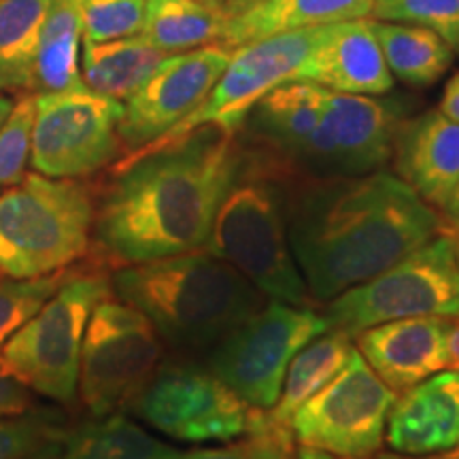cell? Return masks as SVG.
<instances>
[{"instance_id": "cell-1", "label": "cell", "mask_w": 459, "mask_h": 459, "mask_svg": "<svg viewBox=\"0 0 459 459\" xmlns=\"http://www.w3.org/2000/svg\"><path fill=\"white\" fill-rule=\"evenodd\" d=\"M245 158L237 134L215 126L119 158L96 194L88 257L111 273L204 249Z\"/></svg>"}, {"instance_id": "cell-2", "label": "cell", "mask_w": 459, "mask_h": 459, "mask_svg": "<svg viewBox=\"0 0 459 459\" xmlns=\"http://www.w3.org/2000/svg\"><path fill=\"white\" fill-rule=\"evenodd\" d=\"M285 215L298 271L319 304L387 271L445 230L434 206L385 170L291 183Z\"/></svg>"}, {"instance_id": "cell-3", "label": "cell", "mask_w": 459, "mask_h": 459, "mask_svg": "<svg viewBox=\"0 0 459 459\" xmlns=\"http://www.w3.org/2000/svg\"><path fill=\"white\" fill-rule=\"evenodd\" d=\"M115 298L149 319L164 344L204 358L268 298L245 274L206 249L130 264L108 273Z\"/></svg>"}, {"instance_id": "cell-4", "label": "cell", "mask_w": 459, "mask_h": 459, "mask_svg": "<svg viewBox=\"0 0 459 459\" xmlns=\"http://www.w3.org/2000/svg\"><path fill=\"white\" fill-rule=\"evenodd\" d=\"M206 251L226 260L264 296L313 307L287 237L285 189L274 166L245 158L243 170L217 211Z\"/></svg>"}, {"instance_id": "cell-5", "label": "cell", "mask_w": 459, "mask_h": 459, "mask_svg": "<svg viewBox=\"0 0 459 459\" xmlns=\"http://www.w3.org/2000/svg\"><path fill=\"white\" fill-rule=\"evenodd\" d=\"M96 189L82 179L24 175L0 194V273L37 279L90 254Z\"/></svg>"}, {"instance_id": "cell-6", "label": "cell", "mask_w": 459, "mask_h": 459, "mask_svg": "<svg viewBox=\"0 0 459 459\" xmlns=\"http://www.w3.org/2000/svg\"><path fill=\"white\" fill-rule=\"evenodd\" d=\"M111 294L107 268L90 257L74 264L65 283L0 349V368L32 394L73 404L88 321L96 304Z\"/></svg>"}, {"instance_id": "cell-7", "label": "cell", "mask_w": 459, "mask_h": 459, "mask_svg": "<svg viewBox=\"0 0 459 459\" xmlns=\"http://www.w3.org/2000/svg\"><path fill=\"white\" fill-rule=\"evenodd\" d=\"M423 315H459V264L446 228L392 268L324 304L330 328L351 338L385 321Z\"/></svg>"}, {"instance_id": "cell-8", "label": "cell", "mask_w": 459, "mask_h": 459, "mask_svg": "<svg viewBox=\"0 0 459 459\" xmlns=\"http://www.w3.org/2000/svg\"><path fill=\"white\" fill-rule=\"evenodd\" d=\"M162 358L164 342L145 315L107 296L94 307L85 330L77 398L90 417L130 411Z\"/></svg>"}, {"instance_id": "cell-9", "label": "cell", "mask_w": 459, "mask_h": 459, "mask_svg": "<svg viewBox=\"0 0 459 459\" xmlns=\"http://www.w3.org/2000/svg\"><path fill=\"white\" fill-rule=\"evenodd\" d=\"M313 307L271 300L204 355V364L251 409L277 404L285 372L300 349L328 332Z\"/></svg>"}, {"instance_id": "cell-10", "label": "cell", "mask_w": 459, "mask_h": 459, "mask_svg": "<svg viewBox=\"0 0 459 459\" xmlns=\"http://www.w3.org/2000/svg\"><path fill=\"white\" fill-rule=\"evenodd\" d=\"M394 400L353 344L344 368L291 417L296 445L336 459H377Z\"/></svg>"}, {"instance_id": "cell-11", "label": "cell", "mask_w": 459, "mask_h": 459, "mask_svg": "<svg viewBox=\"0 0 459 459\" xmlns=\"http://www.w3.org/2000/svg\"><path fill=\"white\" fill-rule=\"evenodd\" d=\"M124 102L88 88L37 94L30 164L51 179H83L122 156Z\"/></svg>"}, {"instance_id": "cell-12", "label": "cell", "mask_w": 459, "mask_h": 459, "mask_svg": "<svg viewBox=\"0 0 459 459\" xmlns=\"http://www.w3.org/2000/svg\"><path fill=\"white\" fill-rule=\"evenodd\" d=\"M130 411L181 443H232L247 429L251 406L209 366L183 359L162 364Z\"/></svg>"}, {"instance_id": "cell-13", "label": "cell", "mask_w": 459, "mask_h": 459, "mask_svg": "<svg viewBox=\"0 0 459 459\" xmlns=\"http://www.w3.org/2000/svg\"><path fill=\"white\" fill-rule=\"evenodd\" d=\"M325 30L328 26L308 28V30L273 34L240 45L234 49L226 71L217 79L203 105L149 147L179 141L204 126H215L223 132L237 134L268 91L285 82H294V74L304 57L311 54Z\"/></svg>"}, {"instance_id": "cell-14", "label": "cell", "mask_w": 459, "mask_h": 459, "mask_svg": "<svg viewBox=\"0 0 459 459\" xmlns=\"http://www.w3.org/2000/svg\"><path fill=\"white\" fill-rule=\"evenodd\" d=\"M232 54L234 48L226 43H211L166 57L124 102L117 132L126 156L153 145L196 111L226 71Z\"/></svg>"}, {"instance_id": "cell-15", "label": "cell", "mask_w": 459, "mask_h": 459, "mask_svg": "<svg viewBox=\"0 0 459 459\" xmlns=\"http://www.w3.org/2000/svg\"><path fill=\"white\" fill-rule=\"evenodd\" d=\"M247 119L266 136L274 152L325 175H341L338 145L324 88L304 82H285L268 91Z\"/></svg>"}, {"instance_id": "cell-16", "label": "cell", "mask_w": 459, "mask_h": 459, "mask_svg": "<svg viewBox=\"0 0 459 459\" xmlns=\"http://www.w3.org/2000/svg\"><path fill=\"white\" fill-rule=\"evenodd\" d=\"M294 82L315 83L341 94L383 96L392 91L394 74L372 32L370 17L328 26L311 54L304 57Z\"/></svg>"}, {"instance_id": "cell-17", "label": "cell", "mask_w": 459, "mask_h": 459, "mask_svg": "<svg viewBox=\"0 0 459 459\" xmlns=\"http://www.w3.org/2000/svg\"><path fill=\"white\" fill-rule=\"evenodd\" d=\"M446 317H406L358 332L355 349L395 395L446 370Z\"/></svg>"}, {"instance_id": "cell-18", "label": "cell", "mask_w": 459, "mask_h": 459, "mask_svg": "<svg viewBox=\"0 0 459 459\" xmlns=\"http://www.w3.org/2000/svg\"><path fill=\"white\" fill-rule=\"evenodd\" d=\"M459 443V372L440 370L395 395L385 445L406 457L451 451Z\"/></svg>"}, {"instance_id": "cell-19", "label": "cell", "mask_w": 459, "mask_h": 459, "mask_svg": "<svg viewBox=\"0 0 459 459\" xmlns=\"http://www.w3.org/2000/svg\"><path fill=\"white\" fill-rule=\"evenodd\" d=\"M395 172L429 206L445 209L459 183V124L438 111H426L395 130Z\"/></svg>"}, {"instance_id": "cell-20", "label": "cell", "mask_w": 459, "mask_h": 459, "mask_svg": "<svg viewBox=\"0 0 459 459\" xmlns=\"http://www.w3.org/2000/svg\"><path fill=\"white\" fill-rule=\"evenodd\" d=\"M338 145L341 175H366L392 158L398 115L389 102L375 96L341 94L324 88Z\"/></svg>"}, {"instance_id": "cell-21", "label": "cell", "mask_w": 459, "mask_h": 459, "mask_svg": "<svg viewBox=\"0 0 459 459\" xmlns=\"http://www.w3.org/2000/svg\"><path fill=\"white\" fill-rule=\"evenodd\" d=\"M375 0H264L228 22L221 43L228 48L273 37L370 17Z\"/></svg>"}, {"instance_id": "cell-22", "label": "cell", "mask_w": 459, "mask_h": 459, "mask_svg": "<svg viewBox=\"0 0 459 459\" xmlns=\"http://www.w3.org/2000/svg\"><path fill=\"white\" fill-rule=\"evenodd\" d=\"M170 54L143 34L82 45V82L90 91L126 102Z\"/></svg>"}, {"instance_id": "cell-23", "label": "cell", "mask_w": 459, "mask_h": 459, "mask_svg": "<svg viewBox=\"0 0 459 459\" xmlns=\"http://www.w3.org/2000/svg\"><path fill=\"white\" fill-rule=\"evenodd\" d=\"M82 0H51L39 39L32 94L85 88L82 82Z\"/></svg>"}, {"instance_id": "cell-24", "label": "cell", "mask_w": 459, "mask_h": 459, "mask_svg": "<svg viewBox=\"0 0 459 459\" xmlns=\"http://www.w3.org/2000/svg\"><path fill=\"white\" fill-rule=\"evenodd\" d=\"M230 17L209 0H149L141 34L166 54L221 43Z\"/></svg>"}, {"instance_id": "cell-25", "label": "cell", "mask_w": 459, "mask_h": 459, "mask_svg": "<svg viewBox=\"0 0 459 459\" xmlns=\"http://www.w3.org/2000/svg\"><path fill=\"white\" fill-rule=\"evenodd\" d=\"M389 73L402 83L428 88L449 71L455 49L428 28L370 20Z\"/></svg>"}, {"instance_id": "cell-26", "label": "cell", "mask_w": 459, "mask_h": 459, "mask_svg": "<svg viewBox=\"0 0 459 459\" xmlns=\"http://www.w3.org/2000/svg\"><path fill=\"white\" fill-rule=\"evenodd\" d=\"M172 446L162 443L124 412L91 417L68 428L60 459H166Z\"/></svg>"}, {"instance_id": "cell-27", "label": "cell", "mask_w": 459, "mask_h": 459, "mask_svg": "<svg viewBox=\"0 0 459 459\" xmlns=\"http://www.w3.org/2000/svg\"><path fill=\"white\" fill-rule=\"evenodd\" d=\"M351 341L347 332L330 328L296 353L285 372L277 404L271 409L279 423L291 428L294 412L344 368L353 349Z\"/></svg>"}, {"instance_id": "cell-28", "label": "cell", "mask_w": 459, "mask_h": 459, "mask_svg": "<svg viewBox=\"0 0 459 459\" xmlns=\"http://www.w3.org/2000/svg\"><path fill=\"white\" fill-rule=\"evenodd\" d=\"M51 0H0V91H32L39 39Z\"/></svg>"}, {"instance_id": "cell-29", "label": "cell", "mask_w": 459, "mask_h": 459, "mask_svg": "<svg viewBox=\"0 0 459 459\" xmlns=\"http://www.w3.org/2000/svg\"><path fill=\"white\" fill-rule=\"evenodd\" d=\"M74 266V264H73ZM73 266L37 279H4L0 281V349L15 334L41 304L68 279Z\"/></svg>"}, {"instance_id": "cell-30", "label": "cell", "mask_w": 459, "mask_h": 459, "mask_svg": "<svg viewBox=\"0 0 459 459\" xmlns=\"http://www.w3.org/2000/svg\"><path fill=\"white\" fill-rule=\"evenodd\" d=\"M370 17L428 28L459 49V0H375Z\"/></svg>"}, {"instance_id": "cell-31", "label": "cell", "mask_w": 459, "mask_h": 459, "mask_svg": "<svg viewBox=\"0 0 459 459\" xmlns=\"http://www.w3.org/2000/svg\"><path fill=\"white\" fill-rule=\"evenodd\" d=\"M34 108L37 94L20 96L0 126V187H11L24 179L32 152Z\"/></svg>"}, {"instance_id": "cell-32", "label": "cell", "mask_w": 459, "mask_h": 459, "mask_svg": "<svg viewBox=\"0 0 459 459\" xmlns=\"http://www.w3.org/2000/svg\"><path fill=\"white\" fill-rule=\"evenodd\" d=\"M149 0H82L83 41L102 43L141 34Z\"/></svg>"}, {"instance_id": "cell-33", "label": "cell", "mask_w": 459, "mask_h": 459, "mask_svg": "<svg viewBox=\"0 0 459 459\" xmlns=\"http://www.w3.org/2000/svg\"><path fill=\"white\" fill-rule=\"evenodd\" d=\"M62 419L51 411L32 409L24 415L0 419V459H20L45 440L66 432Z\"/></svg>"}, {"instance_id": "cell-34", "label": "cell", "mask_w": 459, "mask_h": 459, "mask_svg": "<svg viewBox=\"0 0 459 459\" xmlns=\"http://www.w3.org/2000/svg\"><path fill=\"white\" fill-rule=\"evenodd\" d=\"M32 392L0 368V419L24 415L32 409Z\"/></svg>"}, {"instance_id": "cell-35", "label": "cell", "mask_w": 459, "mask_h": 459, "mask_svg": "<svg viewBox=\"0 0 459 459\" xmlns=\"http://www.w3.org/2000/svg\"><path fill=\"white\" fill-rule=\"evenodd\" d=\"M166 459H257L251 455L249 451H245L243 446H238L232 440L230 446H209V449H189V451H179L172 449L170 455Z\"/></svg>"}, {"instance_id": "cell-36", "label": "cell", "mask_w": 459, "mask_h": 459, "mask_svg": "<svg viewBox=\"0 0 459 459\" xmlns=\"http://www.w3.org/2000/svg\"><path fill=\"white\" fill-rule=\"evenodd\" d=\"M445 347H446V368L459 372V315L446 317Z\"/></svg>"}, {"instance_id": "cell-37", "label": "cell", "mask_w": 459, "mask_h": 459, "mask_svg": "<svg viewBox=\"0 0 459 459\" xmlns=\"http://www.w3.org/2000/svg\"><path fill=\"white\" fill-rule=\"evenodd\" d=\"M438 111L459 124V71L446 82L443 99H440Z\"/></svg>"}, {"instance_id": "cell-38", "label": "cell", "mask_w": 459, "mask_h": 459, "mask_svg": "<svg viewBox=\"0 0 459 459\" xmlns=\"http://www.w3.org/2000/svg\"><path fill=\"white\" fill-rule=\"evenodd\" d=\"M66 434V432H65ZM65 434L54 436V438L45 440L43 445H39L37 449L28 451L26 455H22L20 459H60V451H62V438Z\"/></svg>"}, {"instance_id": "cell-39", "label": "cell", "mask_w": 459, "mask_h": 459, "mask_svg": "<svg viewBox=\"0 0 459 459\" xmlns=\"http://www.w3.org/2000/svg\"><path fill=\"white\" fill-rule=\"evenodd\" d=\"M260 3H264V0H223L221 4L230 20H232V17L245 13V11H249L251 7H255V4Z\"/></svg>"}, {"instance_id": "cell-40", "label": "cell", "mask_w": 459, "mask_h": 459, "mask_svg": "<svg viewBox=\"0 0 459 459\" xmlns=\"http://www.w3.org/2000/svg\"><path fill=\"white\" fill-rule=\"evenodd\" d=\"M377 459H459V443L453 446L451 451L438 453V455H426V457H406V455H398V453H378Z\"/></svg>"}, {"instance_id": "cell-41", "label": "cell", "mask_w": 459, "mask_h": 459, "mask_svg": "<svg viewBox=\"0 0 459 459\" xmlns=\"http://www.w3.org/2000/svg\"><path fill=\"white\" fill-rule=\"evenodd\" d=\"M443 211L453 223H459V183L455 186V189H453L449 203L445 204Z\"/></svg>"}, {"instance_id": "cell-42", "label": "cell", "mask_w": 459, "mask_h": 459, "mask_svg": "<svg viewBox=\"0 0 459 459\" xmlns=\"http://www.w3.org/2000/svg\"><path fill=\"white\" fill-rule=\"evenodd\" d=\"M13 105H15L13 94H3V91H0V126H3L4 119L9 117V113H11V108H13Z\"/></svg>"}, {"instance_id": "cell-43", "label": "cell", "mask_w": 459, "mask_h": 459, "mask_svg": "<svg viewBox=\"0 0 459 459\" xmlns=\"http://www.w3.org/2000/svg\"><path fill=\"white\" fill-rule=\"evenodd\" d=\"M298 459H336V457L328 455V453L307 449V446H298Z\"/></svg>"}, {"instance_id": "cell-44", "label": "cell", "mask_w": 459, "mask_h": 459, "mask_svg": "<svg viewBox=\"0 0 459 459\" xmlns=\"http://www.w3.org/2000/svg\"><path fill=\"white\" fill-rule=\"evenodd\" d=\"M446 230H449V234L453 238V247H455V257L459 264V223H453V228H446Z\"/></svg>"}, {"instance_id": "cell-45", "label": "cell", "mask_w": 459, "mask_h": 459, "mask_svg": "<svg viewBox=\"0 0 459 459\" xmlns=\"http://www.w3.org/2000/svg\"><path fill=\"white\" fill-rule=\"evenodd\" d=\"M209 3H220V4H221V3H223V0H209Z\"/></svg>"}]
</instances>
